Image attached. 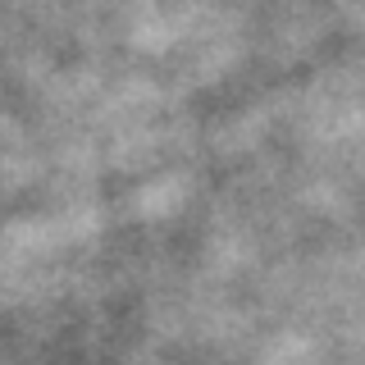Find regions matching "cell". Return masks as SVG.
<instances>
[]
</instances>
